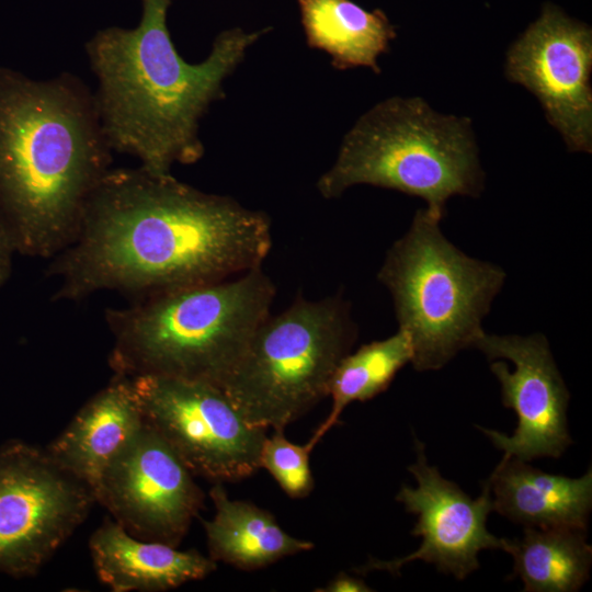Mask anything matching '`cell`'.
<instances>
[{
  "label": "cell",
  "mask_w": 592,
  "mask_h": 592,
  "mask_svg": "<svg viewBox=\"0 0 592 592\" xmlns=\"http://www.w3.org/2000/svg\"><path fill=\"white\" fill-rule=\"evenodd\" d=\"M271 219L230 196L140 166L110 169L89 196L71 242L53 258L54 297L101 291L144 296L220 281L262 265Z\"/></svg>",
  "instance_id": "obj_1"
},
{
  "label": "cell",
  "mask_w": 592,
  "mask_h": 592,
  "mask_svg": "<svg viewBox=\"0 0 592 592\" xmlns=\"http://www.w3.org/2000/svg\"><path fill=\"white\" fill-rule=\"evenodd\" d=\"M173 1L141 0L136 27H106L86 44L98 80L93 93L96 111L109 146L158 174L203 157L200 119L214 101L225 98L224 80L269 32L223 31L209 55L190 64L178 53L167 25Z\"/></svg>",
  "instance_id": "obj_2"
},
{
  "label": "cell",
  "mask_w": 592,
  "mask_h": 592,
  "mask_svg": "<svg viewBox=\"0 0 592 592\" xmlns=\"http://www.w3.org/2000/svg\"><path fill=\"white\" fill-rule=\"evenodd\" d=\"M111 155L81 80L0 68V216L16 253L53 259L71 242Z\"/></svg>",
  "instance_id": "obj_3"
},
{
  "label": "cell",
  "mask_w": 592,
  "mask_h": 592,
  "mask_svg": "<svg viewBox=\"0 0 592 592\" xmlns=\"http://www.w3.org/2000/svg\"><path fill=\"white\" fill-rule=\"evenodd\" d=\"M274 296L261 266L138 296L106 310L114 340L110 365L129 378L164 376L221 387L270 315Z\"/></svg>",
  "instance_id": "obj_4"
},
{
  "label": "cell",
  "mask_w": 592,
  "mask_h": 592,
  "mask_svg": "<svg viewBox=\"0 0 592 592\" xmlns=\"http://www.w3.org/2000/svg\"><path fill=\"white\" fill-rule=\"evenodd\" d=\"M483 181L468 118L437 113L421 98L392 96L356 121L317 189L325 198L360 184L396 190L443 217L448 198L478 196Z\"/></svg>",
  "instance_id": "obj_5"
},
{
  "label": "cell",
  "mask_w": 592,
  "mask_h": 592,
  "mask_svg": "<svg viewBox=\"0 0 592 592\" xmlns=\"http://www.w3.org/2000/svg\"><path fill=\"white\" fill-rule=\"evenodd\" d=\"M442 218L419 209L377 274L391 295L398 329L409 335L410 363L419 372L441 369L474 348L505 281L499 265L453 244L442 232Z\"/></svg>",
  "instance_id": "obj_6"
},
{
  "label": "cell",
  "mask_w": 592,
  "mask_h": 592,
  "mask_svg": "<svg viewBox=\"0 0 592 592\" xmlns=\"http://www.w3.org/2000/svg\"><path fill=\"white\" fill-rule=\"evenodd\" d=\"M356 334L340 296L298 297L259 325L220 388L250 424L284 430L328 396L331 375Z\"/></svg>",
  "instance_id": "obj_7"
},
{
  "label": "cell",
  "mask_w": 592,
  "mask_h": 592,
  "mask_svg": "<svg viewBox=\"0 0 592 592\" xmlns=\"http://www.w3.org/2000/svg\"><path fill=\"white\" fill-rule=\"evenodd\" d=\"M92 489L46 448L0 447V573L35 576L86 521Z\"/></svg>",
  "instance_id": "obj_8"
},
{
  "label": "cell",
  "mask_w": 592,
  "mask_h": 592,
  "mask_svg": "<svg viewBox=\"0 0 592 592\" xmlns=\"http://www.w3.org/2000/svg\"><path fill=\"white\" fill-rule=\"evenodd\" d=\"M132 379L145 423L194 476L223 483L260 468L266 430L250 424L220 387L164 376Z\"/></svg>",
  "instance_id": "obj_9"
},
{
  "label": "cell",
  "mask_w": 592,
  "mask_h": 592,
  "mask_svg": "<svg viewBox=\"0 0 592 592\" xmlns=\"http://www.w3.org/2000/svg\"><path fill=\"white\" fill-rule=\"evenodd\" d=\"M193 476L144 421L109 463L93 494L130 535L178 547L204 503Z\"/></svg>",
  "instance_id": "obj_10"
},
{
  "label": "cell",
  "mask_w": 592,
  "mask_h": 592,
  "mask_svg": "<svg viewBox=\"0 0 592 592\" xmlns=\"http://www.w3.org/2000/svg\"><path fill=\"white\" fill-rule=\"evenodd\" d=\"M474 348L492 361L490 371L501 385L502 403L517 417L511 436L479 428L481 432L504 452V458L560 457L572 444L567 419L570 392L546 337L483 331Z\"/></svg>",
  "instance_id": "obj_11"
},
{
  "label": "cell",
  "mask_w": 592,
  "mask_h": 592,
  "mask_svg": "<svg viewBox=\"0 0 592 592\" xmlns=\"http://www.w3.org/2000/svg\"><path fill=\"white\" fill-rule=\"evenodd\" d=\"M591 70V29L550 4L506 55L508 79L538 99L572 152L592 151Z\"/></svg>",
  "instance_id": "obj_12"
},
{
  "label": "cell",
  "mask_w": 592,
  "mask_h": 592,
  "mask_svg": "<svg viewBox=\"0 0 592 592\" xmlns=\"http://www.w3.org/2000/svg\"><path fill=\"white\" fill-rule=\"evenodd\" d=\"M414 444L417 460L408 470L418 486H402L396 500L417 515L411 534L422 538L421 545L401 558L371 559L355 571L365 574L383 570L395 574L406 563L419 559L463 580L479 568L477 556L480 550L504 549V538L491 534L486 525L493 511L489 486L485 481L480 496L471 499L456 483L442 477L435 466L429 465L421 441L415 439Z\"/></svg>",
  "instance_id": "obj_13"
},
{
  "label": "cell",
  "mask_w": 592,
  "mask_h": 592,
  "mask_svg": "<svg viewBox=\"0 0 592 592\" xmlns=\"http://www.w3.org/2000/svg\"><path fill=\"white\" fill-rule=\"evenodd\" d=\"M143 424L133 379L114 374L46 449L93 491L109 463Z\"/></svg>",
  "instance_id": "obj_14"
},
{
  "label": "cell",
  "mask_w": 592,
  "mask_h": 592,
  "mask_svg": "<svg viewBox=\"0 0 592 592\" xmlns=\"http://www.w3.org/2000/svg\"><path fill=\"white\" fill-rule=\"evenodd\" d=\"M89 548L98 578L114 592L167 591L201 580L217 567L197 550L139 539L113 519L91 534Z\"/></svg>",
  "instance_id": "obj_15"
},
{
  "label": "cell",
  "mask_w": 592,
  "mask_h": 592,
  "mask_svg": "<svg viewBox=\"0 0 592 592\" xmlns=\"http://www.w3.org/2000/svg\"><path fill=\"white\" fill-rule=\"evenodd\" d=\"M486 482L493 510L525 527L588 530L592 508V469L580 478L553 475L509 457Z\"/></svg>",
  "instance_id": "obj_16"
},
{
  "label": "cell",
  "mask_w": 592,
  "mask_h": 592,
  "mask_svg": "<svg viewBox=\"0 0 592 592\" xmlns=\"http://www.w3.org/2000/svg\"><path fill=\"white\" fill-rule=\"evenodd\" d=\"M209 497L215 514L203 525L208 557L215 562L255 570L314 548L312 542L286 533L269 511L230 499L220 482L214 483Z\"/></svg>",
  "instance_id": "obj_17"
},
{
  "label": "cell",
  "mask_w": 592,
  "mask_h": 592,
  "mask_svg": "<svg viewBox=\"0 0 592 592\" xmlns=\"http://www.w3.org/2000/svg\"><path fill=\"white\" fill-rule=\"evenodd\" d=\"M307 44L326 52L340 70L368 67L379 73L377 58L396 37L380 10L367 11L352 0H296Z\"/></svg>",
  "instance_id": "obj_18"
},
{
  "label": "cell",
  "mask_w": 592,
  "mask_h": 592,
  "mask_svg": "<svg viewBox=\"0 0 592 592\" xmlns=\"http://www.w3.org/2000/svg\"><path fill=\"white\" fill-rule=\"evenodd\" d=\"M578 527H525L520 538H504L514 560L513 576L526 592H573L589 579L592 546Z\"/></svg>",
  "instance_id": "obj_19"
},
{
  "label": "cell",
  "mask_w": 592,
  "mask_h": 592,
  "mask_svg": "<svg viewBox=\"0 0 592 592\" xmlns=\"http://www.w3.org/2000/svg\"><path fill=\"white\" fill-rule=\"evenodd\" d=\"M412 358L409 335L398 329L392 335L361 345L345 354L328 384L331 410L307 444L314 449L325 434L339 422L345 407L367 401L385 391L397 373Z\"/></svg>",
  "instance_id": "obj_20"
},
{
  "label": "cell",
  "mask_w": 592,
  "mask_h": 592,
  "mask_svg": "<svg viewBox=\"0 0 592 592\" xmlns=\"http://www.w3.org/2000/svg\"><path fill=\"white\" fill-rule=\"evenodd\" d=\"M311 451L307 443L299 445L288 441L284 430H274L262 444L260 468L266 469L291 498H305L315 486L309 466Z\"/></svg>",
  "instance_id": "obj_21"
},
{
  "label": "cell",
  "mask_w": 592,
  "mask_h": 592,
  "mask_svg": "<svg viewBox=\"0 0 592 592\" xmlns=\"http://www.w3.org/2000/svg\"><path fill=\"white\" fill-rule=\"evenodd\" d=\"M16 253L10 231L0 216V287L11 276L13 255Z\"/></svg>",
  "instance_id": "obj_22"
},
{
  "label": "cell",
  "mask_w": 592,
  "mask_h": 592,
  "mask_svg": "<svg viewBox=\"0 0 592 592\" xmlns=\"http://www.w3.org/2000/svg\"><path fill=\"white\" fill-rule=\"evenodd\" d=\"M318 591L322 592H368L373 591L363 579L339 572L329 583Z\"/></svg>",
  "instance_id": "obj_23"
}]
</instances>
